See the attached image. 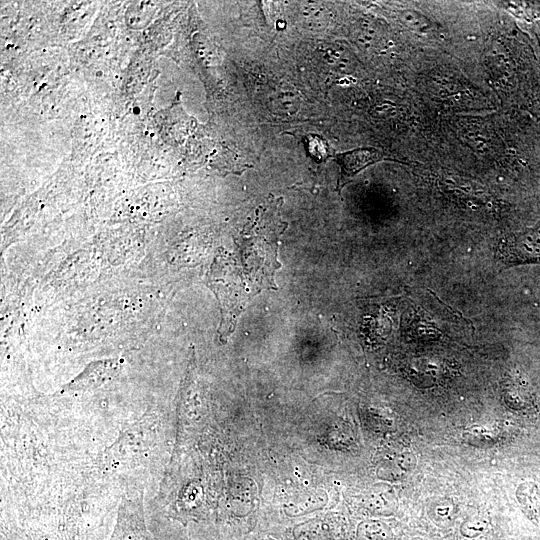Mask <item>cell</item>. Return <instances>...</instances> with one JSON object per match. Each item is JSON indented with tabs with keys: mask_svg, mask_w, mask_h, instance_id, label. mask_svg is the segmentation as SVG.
<instances>
[{
	"mask_svg": "<svg viewBox=\"0 0 540 540\" xmlns=\"http://www.w3.org/2000/svg\"><path fill=\"white\" fill-rule=\"evenodd\" d=\"M282 199H270L260 205L240 235L236 250L220 261L218 286L223 308V323L234 326L246 303L263 289L275 285L274 275L278 239L287 224L281 219Z\"/></svg>",
	"mask_w": 540,
	"mask_h": 540,
	"instance_id": "6da1fadb",
	"label": "cell"
},
{
	"mask_svg": "<svg viewBox=\"0 0 540 540\" xmlns=\"http://www.w3.org/2000/svg\"><path fill=\"white\" fill-rule=\"evenodd\" d=\"M497 257L507 266L540 263V220L532 227L505 236Z\"/></svg>",
	"mask_w": 540,
	"mask_h": 540,
	"instance_id": "7a4b0ae2",
	"label": "cell"
},
{
	"mask_svg": "<svg viewBox=\"0 0 540 540\" xmlns=\"http://www.w3.org/2000/svg\"><path fill=\"white\" fill-rule=\"evenodd\" d=\"M334 157L336 162L339 164L341 170L340 178L338 181V188H342L357 173L374 163L383 160H392L399 162V160L391 158L382 150L373 147L349 150L346 152L338 153Z\"/></svg>",
	"mask_w": 540,
	"mask_h": 540,
	"instance_id": "3957f363",
	"label": "cell"
},
{
	"mask_svg": "<svg viewBox=\"0 0 540 540\" xmlns=\"http://www.w3.org/2000/svg\"><path fill=\"white\" fill-rule=\"evenodd\" d=\"M303 143L307 154L315 161H324L326 158L330 157L329 146L320 136L308 134L303 139Z\"/></svg>",
	"mask_w": 540,
	"mask_h": 540,
	"instance_id": "277c9868",
	"label": "cell"
},
{
	"mask_svg": "<svg viewBox=\"0 0 540 540\" xmlns=\"http://www.w3.org/2000/svg\"><path fill=\"white\" fill-rule=\"evenodd\" d=\"M484 528H485V525H482L481 522H476V523L471 522L469 524L462 526V533L465 536L474 537L480 534L484 530Z\"/></svg>",
	"mask_w": 540,
	"mask_h": 540,
	"instance_id": "5b68a950",
	"label": "cell"
},
{
	"mask_svg": "<svg viewBox=\"0 0 540 540\" xmlns=\"http://www.w3.org/2000/svg\"><path fill=\"white\" fill-rule=\"evenodd\" d=\"M412 540H428V539L423 538V537H414Z\"/></svg>",
	"mask_w": 540,
	"mask_h": 540,
	"instance_id": "8992f818",
	"label": "cell"
}]
</instances>
